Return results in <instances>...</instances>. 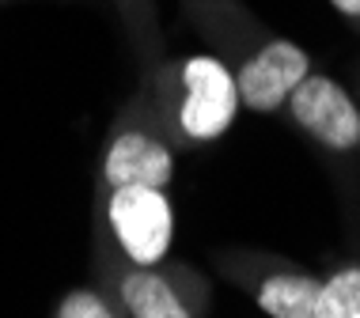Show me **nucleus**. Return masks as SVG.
<instances>
[{"instance_id":"obj_1","label":"nucleus","mask_w":360,"mask_h":318,"mask_svg":"<svg viewBox=\"0 0 360 318\" xmlns=\"http://www.w3.org/2000/svg\"><path fill=\"white\" fill-rule=\"evenodd\" d=\"M144 99L174 148L217 144L243 110L236 69L217 50L163 57L144 72Z\"/></svg>"},{"instance_id":"obj_2","label":"nucleus","mask_w":360,"mask_h":318,"mask_svg":"<svg viewBox=\"0 0 360 318\" xmlns=\"http://www.w3.org/2000/svg\"><path fill=\"white\" fill-rule=\"evenodd\" d=\"M103 258L125 265H163L174 243V201L155 186H118L99 194L95 208Z\"/></svg>"},{"instance_id":"obj_3","label":"nucleus","mask_w":360,"mask_h":318,"mask_svg":"<svg viewBox=\"0 0 360 318\" xmlns=\"http://www.w3.org/2000/svg\"><path fill=\"white\" fill-rule=\"evenodd\" d=\"M174 182V144L155 121L144 91L122 110L106 137L99 159V194L118 186H155L167 190Z\"/></svg>"},{"instance_id":"obj_4","label":"nucleus","mask_w":360,"mask_h":318,"mask_svg":"<svg viewBox=\"0 0 360 318\" xmlns=\"http://www.w3.org/2000/svg\"><path fill=\"white\" fill-rule=\"evenodd\" d=\"M103 284L118 300L125 318H201L209 292L186 265H125L118 258H99Z\"/></svg>"},{"instance_id":"obj_5","label":"nucleus","mask_w":360,"mask_h":318,"mask_svg":"<svg viewBox=\"0 0 360 318\" xmlns=\"http://www.w3.org/2000/svg\"><path fill=\"white\" fill-rule=\"evenodd\" d=\"M231 69H236V84H239V102L250 114L285 110L292 91L315 72L311 69V53L304 46L274 31H266L250 50H243L231 61Z\"/></svg>"},{"instance_id":"obj_6","label":"nucleus","mask_w":360,"mask_h":318,"mask_svg":"<svg viewBox=\"0 0 360 318\" xmlns=\"http://www.w3.org/2000/svg\"><path fill=\"white\" fill-rule=\"evenodd\" d=\"M288 121L330 156L360 152V102L326 72H311L285 106Z\"/></svg>"},{"instance_id":"obj_7","label":"nucleus","mask_w":360,"mask_h":318,"mask_svg":"<svg viewBox=\"0 0 360 318\" xmlns=\"http://www.w3.org/2000/svg\"><path fill=\"white\" fill-rule=\"evenodd\" d=\"M231 281L250 292V300L269 318H323V277L277 258H239L228 262Z\"/></svg>"},{"instance_id":"obj_8","label":"nucleus","mask_w":360,"mask_h":318,"mask_svg":"<svg viewBox=\"0 0 360 318\" xmlns=\"http://www.w3.org/2000/svg\"><path fill=\"white\" fill-rule=\"evenodd\" d=\"M186 15L228 61H236L243 50H250L266 34V27L247 12L243 0H186Z\"/></svg>"},{"instance_id":"obj_9","label":"nucleus","mask_w":360,"mask_h":318,"mask_svg":"<svg viewBox=\"0 0 360 318\" xmlns=\"http://www.w3.org/2000/svg\"><path fill=\"white\" fill-rule=\"evenodd\" d=\"M118 19L129 34L133 50L144 61V72L152 65L163 61V31H160V12H155V0H114Z\"/></svg>"},{"instance_id":"obj_10","label":"nucleus","mask_w":360,"mask_h":318,"mask_svg":"<svg viewBox=\"0 0 360 318\" xmlns=\"http://www.w3.org/2000/svg\"><path fill=\"white\" fill-rule=\"evenodd\" d=\"M323 318H360V262L323 277Z\"/></svg>"},{"instance_id":"obj_11","label":"nucleus","mask_w":360,"mask_h":318,"mask_svg":"<svg viewBox=\"0 0 360 318\" xmlns=\"http://www.w3.org/2000/svg\"><path fill=\"white\" fill-rule=\"evenodd\" d=\"M53 318H125V311L118 307L106 288H72L65 292L53 307Z\"/></svg>"},{"instance_id":"obj_12","label":"nucleus","mask_w":360,"mask_h":318,"mask_svg":"<svg viewBox=\"0 0 360 318\" xmlns=\"http://www.w3.org/2000/svg\"><path fill=\"white\" fill-rule=\"evenodd\" d=\"M330 8H334L349 27H356V31H360V0H330Z\"/></svg>"},{"instance_id":"obj_13","label":"nucleus","mask_w":360,"mask_h":318,"mask_svg":"<svg viewBox=\"0 0 360 318\" xmlns=\"http://www.w3.org/2000/svg\"><path fill=\"white\" fill-rule=\"evenodd\" d=\"M0 4H4V0H0Z\"/></svg>"}]
</instances>
